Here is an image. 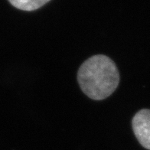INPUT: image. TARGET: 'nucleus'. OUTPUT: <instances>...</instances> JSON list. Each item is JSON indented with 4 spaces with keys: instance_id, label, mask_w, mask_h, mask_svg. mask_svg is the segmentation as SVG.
<instances>
[{
    "instance_id": "2",
    "label": "nucleus",
    "mask_w": 150,
    "mask_h": 150,
    "mask_svg": "<svg viewBox=\"0 0 150 150\" xmlns=\"http://www.w3.org/2000/svg\"><path fill=\"white\" fill-rule=\"evenodd\" d=\"M132 127L139 143L150 150V110L143 109L136 113L132 118Z\"/></svg>"
},
{
    "instance_id": "1",
    "label": "nucleus",
    "mask_w": 150,
    "mask_h": 150,
    "mask_svg": "<svg viewBox=\"0 0 150 150\" xmlns=\"http://www.w3.org/2000/svg\"><path fill=\"white\" fill-rule=\"evenodd\" d=\"M81 89L94 100H102L112 94L120 83L116 64L108 56L97 54L83 62L77 73Z\"/></svg>"
},
{
    "instance_id": "3",
    "label": "nucleus",
    "mask_w": 150,
    "mask_h": 150,
    "mask_svg": "<svg viewBox=\"0 0 150 150\" xmlns=\"http://www.w3.org/2000/svg\"><path fill=\"white\" fill-rule=\"evenodd\" d=\"M50 0H8L12 6L22 11L31 12L38 9Z\"/></svg>"
}]
</instances>
